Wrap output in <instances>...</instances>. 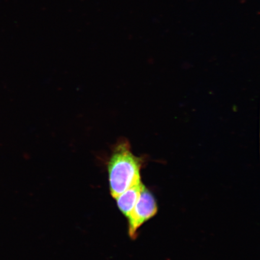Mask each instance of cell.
<instances>
[{
	"label": "cell",
	"instance_id": "obj_2",
	"mask_svg": "<svg viewBox=\"0 0 260 260\" xmlns=\"http://www.w3.org/2000/svg\"><path fill=\"white\" fill-rule=\"evenodd\" d=\"M157 211V204L153 195L144 186L137 202L128 216V233L131 238L136 239L139 228L155 216Z\"/></svg>",
	"mask_w": 260,
	"mask_h": 260
},
{
	"label": "cell",
	"instance_id": "obj_3",
	"mask_svg": "<svg viewBox=\"0 0 260 260\" xmlns=\"http://www.w3.org/2000/svg\"><path fill=\"white\" fill-rule=\"evenodd\" d=\"M144 186L141 181L139 182L115 198L119 209L123 215L128 217L137 202Z\"/></svg>",
	"mask_w": 260,
	"mask_h": 260
},
{
	"label": "cell",
	"instance_id": "obj_1",
	"mask_svg": "<svg viewBox=\"0 0 260 260\" xmlns=\"http://www.w3.org/2000/svg\"><path fill=\"white\" fill-rule=\"evenodd\" d=\"M143 159L133 154L127 140L121 139L113 146L107 162L110 193L115 198L141 182Z\"/></svg>",
	"mask_w": 260,
	"mask_h": 260
}]
</instances>
